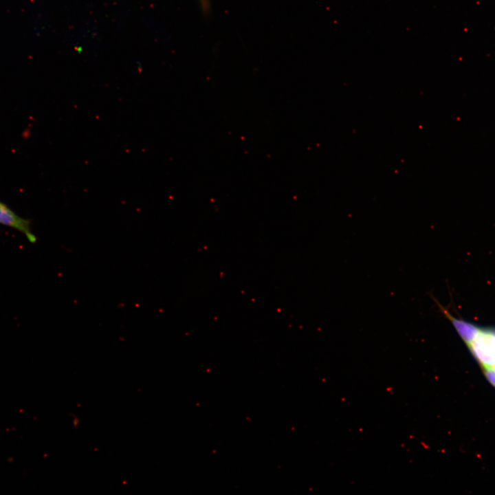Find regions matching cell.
<instances>
[{"instance_id": "1", "label": "cell", "mask_w": 495, "mask_h": 495, "mask_svg": "<svg viewBox=\"0 0 495 495\" xmlns=\"http://www.w3.org/2000/svg\"><path fill=\"white\" fill-rule=\"evenodd\" d=\"M433 300L478 364L486 380L495 388V327L480 326L455 316L434 298Z\"/></svg>"}, {"instance_id": "2", "label": "cell", "mask_w": 495, "mask_h": 495, "mask_svg": "<svg viewBox=\"0 0 495 495\" xmlns=\"http://www.w3.org/2000/svg\"><path fill=\"white\" fill-rule=\"evenodd\" d=\"M0 224L21 232L30 243H35L37 241L36 235L32 230L30 221L15 213L1 201H0Z\"/></svg>"}, {"instance_id": "3", "label": "cell", "mask_w": 495, "mask_h": 495, "mask_svg": "<svg viewBox=\"0 0 495 495\" xmlns=\"http://www.w3.org/2000/svg\"><path fill=\"white\" fill-rule=\"evenodd\" d=\"M200 1L204 7V9L205 10H206L208 7V0H200Z\"/></svg>"}]
</instances>
